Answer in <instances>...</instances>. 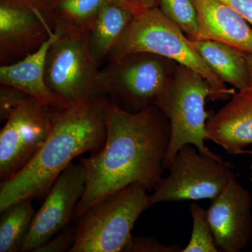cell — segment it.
<instances>
[{"label":"cell","instance_id":"7","mask_svg":"<svg viewBox=\"0 0 252 252\" xmlns=\"http://www.w3.org/2000/svg\"><path fill=\"white\" fill-rule=\"evenodd\" d=\"M233 165L209 157L187 144L179 149L167 169L169 174L149 196V206L165 202L212 200L235 177Z\"/></svg>","mask_w":252,"mask_h":252},{"label":"cell","instance_id":"23","mask_svg":"<svg viewBox=\"0 0 252 252\" xmlns=\"http://www.w3.org/2000/svg\"><path fill=\"white\" fill-rule=\"evenodd\" d=\"M182 249L179 244L167 245L152 237L132 235L123 252H182Z\"/></svg>","mask_w":252,"mask_h":252},{"label":"cell","instance_id":"8","mask_svg":"<svg viewBox=\"0 0 252 252\" xmlns=\"http://www.w3.org/2000/svg\"><path fill=\"white\" fill-rule=\"evenodd\" d=\"M88 35L57 33L46 54V85L67 104L103 94L98 85L99 64L91 54Z\"/></svg>","mask_w":252,"mask_h":252},{"label":"cell","instance_id":"19","mask_svg":"<svg viewBox=\"0 0 252 252\" xmlns=\"http://www.w3.org/2000/svg\"><path fill=\"white\" fill-rule=\"evenodd\" d=\"M35 214L31 198L16 202L1 212L0 252H21Z\"/></svg>","mask_w":252,"mask_h":252},{"label":"cell","instance_id":"20","mask_svg":"<svg viewBox=\"0 0 252 252\" xmlns=\"http://www.w3.org/2000/svg\"><path fill=\"white\" fill-rule=\"evenodd\" d=\"M162 13L180 28L189 39L198 38V13L193 0H158Z\"/></svg>","mask_w":252,"mask_h":252},{"label":"cell","instance_id":"14","mask_svg":"<svg viewBox=\"0 0 252 252\" xmlns=\"http://www.w3.org/2000/svg\"><path fill=\"white\" fill-rule=\"evenodd\" d=\"M193 1L198 13V39L219 41L252 54V29L241 15L220 0Z\"/></svg>","mask_w":252,"mask_h":252},{"label":"cell","instance_id":"21","mask_svg":"<svg viewBox=\"0 0 252 252\" xmlns=\"http://www.w3.org/2000/svg\"><path fill=\"white\" fill-rule=\"evenodd\" d=\"M189 210L193 220V230L190 241L182 252H220L207 220L206 210L197 203L190 204Z\"/></svg>","mask_w":252,"mask_h":252},{"label":"cell","instance_id":"25","mask_svg":"<svg viewBox=\"0 0 252 252\" xmlns=\"http://www.w3.org/2000/svg\"><path fill=\"white\" fill-rule=\"evenodd\" d=\"M241 15L252 26V0H220Z\"/></svg>","mask_w":252,"mask_h":252},{"label":"cell","instance_id":"13","mask_svg":"<svg viewBox=\"0 0 252 252\" xmlns=\"http://www.w3.org/2000/svg\"><path fill=\"white\" fill-rule=\"evenodd\" d=\"M209 140L230 155L246 154L252 144V85L238 90L225 104L207 119Z\"/></svg>","mask_w":252,"mask_h":252},{"label":"cell","instance_id":"5","mask_svg":"<svg viewBox=\"0 0 252 252\" xmlns=\"http://www.w3.org/2000/svg\"><path fill=\"white\" fill-rule=\"evenodd\" d=\"M147 189L132 184L110 194L79 220L70 252H123L141 214L149 208Z\"/></svg>","mask_w":252,"mask_h":252},{"label":"cell","instance_id":"3","mask_svg":"<svg viewBox=\"0 0 252 252\" xmlns=\"http://www.w3.org/2000/svg\"><path fill=\"white\" fill-rule=\"evenodd\" d=\"M150 53L171 60L203 76L211 88L208 100L230 99L235 93L204 61L193 41L157 6L135 15L107 61L134 53Z\"/></svg>","mask_w":252,"mask_h":252},{"label":"cell","instance_id":"26","mask_svg":"<svg viewBox=\"0 0 252 252\" xmlns=\"http://www.w3.org/2000/svg\"><path fill=\"white\" fill-rule=\"evenodd\" d=\"M131 10L135 14L157 6L158 0H112Z\"/></svg>","mask_w":252,"mask_h":252},{"label":"cell","instance_id":"17","mask_svg":"<svg viewBox=\"0 0 252 252\" xmlns=\"http://www.w3.org/2000/svg\"><path fill=\"white\" fill-rule=\"evenodd\" d=\"M135 15L112 0L106 1L88 35L89 49L99 64L108 59Z\"/></svg>","mask_w":252,"mask_h":252},{"label":"cell","instance_id":"11","mask_svg":"<svg viewBox=\"0 0 252 252\" xmlns=\"http://www.w3.org/2000/svg\"><path fill=\"white\" fill-rule=\"evenodd\" d=\"M86 186L85 167L71 162L55 181L36 212L21 252H34L69 226Z\"/></svg>","mask_w":252,"mask_h":252},{"label":"cell","instance_id":"1","mask_svg":"<svg viewBox=\"0 0 252 252\" xmlns=\"http://www.w3.org/2000/svg\"><path fill=\"white\" fill-rule=\"evenodd\" d=\"M107 138L99 152L81 158L86 186L74 219L79 220L101 200L132 184L155 190L170 137V123L157 106L137 112L122 108L107 97Z\"/></svg>","mask_w":252,"mask_h":252},{"label":"cell","instance_id":"15","mask_svg":"<svg viewBox=\"0 0 252 252\" xmlns=\"http://www.w3.org/2000/svg\"><path fill=\"white\" fill-rule=\"evenodd\" d=\"M56 36L57 33L55 32L37 51L21 61L1 65V84L21 89L50 107H59L67 104L50 90L45 81L46 54Z\"/></svg>","mask_w":252,"mask_h":252},{"label":"cell","instance_id":"6","mask_svg":"<svg viewBox=\"0 0 252 252\" xmlns=\"http://www.w3.org/2000/svg\"><path fill=\"white\" fill-rule=\"evenodd\" d=\"M171 61L145 52L109 61L99 69V89L127 112H140L156 105L168 86L177 67L171 68Z\"/></svg>","mask_w":252,"mask_h":252},{"label":"cell","instance_id":"9","mask_svg":"<svg viewBox=\"0 0 252 252\" xmlns=\"http://www.w3.org/2000/svg\"><path fill=\"white\" fill-rule=\"evenodd\" d=\"M55 0H0V63L12 64L37 51L55 32Z\"/></svg>","mask_w":252,"mask_h":252},{"label":"cell","instance_id":"12","mask_svg":"<svg viewBox=\"0 0 252 252\" xmlns=\"http://www.w3.org/2000/svg\"><path fill=\"white\" fill-rule=\"evenodd\" d=\"M251 193L233 177L211 200L207 218L220 252H240L252 238Z\"/></svg>","mask_w":252,"mask_h":252},{"label":"cell","instance_id":"22","mask_svg":"<svg viewBox=\"0 0 252 252\" xmlns=\"http://www.w3.org/2000/svg\"><path fill=\"white\" fill-rule=\"evenodd\" d=\"M32 97L21 89L1 84L0 86V122L5 123L15 109Z\"/></svg>","mask_w":252,"mask_h":252},{"label":"cell","instance_id":"2","mask_svg":"<svg viewBox=\"0 0 252 252\" xmlns=\"http://www.w3.org/2000/svg\"><path fill=\"white\" fill-rule=\"evenodd\" d=\"M104 94L51 107V131L29 164L0 185V212L23 199L45 198L61 172L81 154L97 153L107 138Z\"/></svg>","mask_w":252,"mask_h":252},{"label":"cell","instance_id":"24","mask_svg":"<svg viewBox=\"0 0 252 252\" xmlns=\"http://www.w3.org/2000/svg\"><path fill=\"white\" fill-rule=\"evenodd\" d=\"M77 225L68 226L36 249L34 252H62L70 250L75 236Z\"/></svg>","mask_w":252,"mask_h":252},{"label":"cell","instance_id":"18","mask_svg":"<svg viewBox=\"0 0 252 252\" xmlns=\"http://www.w3.org/2000/svg\"><path fill=\"white\" fill-rule=\"evenodd\" d=\"M107 0H55L53 16L59 34H89Z\"/></svg>","mask_w":252,"mask_h":252},{"label":"cell","instance_id":"10","mask_svg":"<svg viewBox=\"0 0 252 252\" xmlns=\"http://www.w3.org/2000/svg\"><path fill=\"white\" fill-rule=\"evenodd\" d=\"M51 107L32 97L15 109L0 131V181L27 166L51 131Z\"/></svg>","mask_w":252,"mask_h":252},{"label":"cell","instance_id":"28","mask_svg":"<svg viewBox=\"0 0 252 252\" xmlns=\"http://www.w3.org/2000/svg\"><path fill=\"white\" fill-rule=\"evenodd\" d=\"M247 153L250 154L252 156V151H248V152H247ZM251 167H252V164Z\"/></svg>","mask_w":252,"mask_h":252},{"label":"cell","instance_id":"16","mask_svg":"<svg viewBox=\"0 0 252 252\" xmlns=\"http://www.w3.org/2000/svg\"><path fill=\"white\" fill-rule=\"evenodd\" d=\"M194 46L220 80L238 90L250 86L245 53L219 41L195 39Z\"/></svg>","mask_w":252,"mask_h":252},{"label":"cell","instance_id":"4","mask_svg":"<svg viewBox=\"0 0 252 252\" xmlns=\"http://www.w3.org/2000/svg\"><path fill=\"white\" fill-rule=\"evenodd\" d=\"M211 94L210 84L203 76L190 68L177 65L171 81L156 104L170 123V142L162 162L164 168L168 167L179 149L187 144L209 157L223 159L205 145V141L209 140L207 119L212 115L207 112L205 103Z\"/></svg>","mask_w":252,"mask_h":252},{"label":"cell","instance_id":"27","mask_svg":"<svg viewBox=\"0 0 252 252\" xmlns=\"http://www.w3.org/2000/svg\"><path fill=\"white\" fill-rule=\"evenodd\" d=\"M245 58L250 74V85H252V54H245Z\"/></svg>","mask_w":252,"mask_h":252}]
</instances>
